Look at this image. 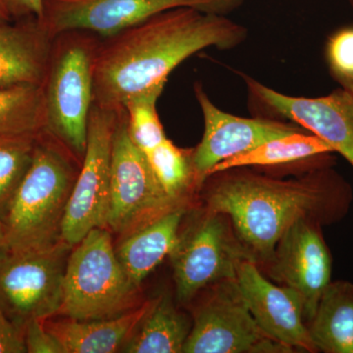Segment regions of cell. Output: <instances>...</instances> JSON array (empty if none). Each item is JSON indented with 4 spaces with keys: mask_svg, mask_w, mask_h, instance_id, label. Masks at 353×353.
Returning a JSON list of instances; mask_svg holds the SVG:
<instances>
[{
    "mask_svg": "<svg viewBox=\"0 0 353 353\" xmlns=\"http://www.w3.org/2000/svg\"><path fill=\"white\" fill-rule=\"evenodd\" d=\"M245 26L190 7L171 9L105 38L92 60L94 104L118 111L139 94L166 83L185 59L209 48L245 43Z\"/></svg>",
    "mask_w": 353,
    "mask_h": 353,
    "instance_id": "cell-1",
    "label": "cell"
},
{
    "mask_svg": "<svg viewBox=\"0 0 353 353\" xmlns=\"http://www.w3.org/2000/svg\"><path fill=\"white\" fill-rule=\"evenodd\" d=\"M334 163L316 165L287 180L250 167L217 172L204 181L205 208L226 215L257 261L268 263L283 234L297 221L326 226L347 214L352 188Z\"/></svg>",
    "mask_w": 353,
    "mask_h": 353,
    "instance_id": "cell-2",
    "label": "cell"
},
{
    "mask_svg": "<svg viewBox=\"0 0 353 353\" xmlns=\"http://www.w3.org/2000/svg\"><path fill=\"white\" fill-rule=\"evenodd\" d=\"M77 176L62 145L38 138L32 163L1 221L8 252L43 250L61 241Z\"/></svg>",
    "mask_w": 353,
    "mask_h": 353,
    "instance_id": "cell-3",
    "label": "cell"
},
{
    "mask_svg": "<svg viewBox=\"0 0 353 353\" xmlns=\"http://www.w3.org/2000/svg\"><path fill=\"white\" fill-rule=\"evenodd\" d=\"M139 292L118 259L109 229L95 228L72 248L55 317H116L141 304Z\"/></svg>",
    "mask_w": 353,
    "mask_h": 353,
    "instance_id": "cell-4",
    "label": "cell"
},
{
    "mask_svg": "<svg viewBox=\"0 0 353 353\" xmlns=\"http://www.w3.org/2000/svg\"><path fill=\"white\" fill-rule=\"evenodd\" d=\"M170 259L176 297L182 303H189L205 288L236 280L239 267L245 260L257 262L229 218L208 208L180 233Z\"/></svg>",
    "mask_w": 353,
    "mask_h": 353,
    "instance_id": "cell-5",
    "label": "cell"
},
{
    "mask_svg": "<svg viewBox=\"0 0 353 353\" xmlns=\"http://www.w3.org/2000/svg\"><path fill=\"white\" fill-rule=\"evenodd\" d=\"M94 44L87 41L61 44L57 52L52 50L44 82V132L82 158L94 106Z\"/></svg>",
    "mask_w": 353,
    "mask_h": 353,
    "instance_id": "cell-6",
    "label": "cell"
},
{
    "mask_svg": "<svg viewBox=\"0 0 353 353\" xmlns=\"http://www.w3.org/2000/svg\"><path fill=\"white\" fill-rule=\"evenodd\" d=\"M182 206L162 189L148 157L128 131L125 109L118 112L111 155L108 229L126 236Z\"/></svg>",
    "mask_w": 353,
    "mask_h": 353,
    "instance_id": "cell-7",
    "label": "cell"
},
{
    "mask_svg": "<svg viewBox=\"0 0 353 353\" xmlns=\"http://www.w3.org/2000/svg\"><path fill=\"white\" fill-rule=\"evenodd\" d=\"M73 246L64 241L43 250L8 252L0 259V311L24 330L57 316L65 269Z\"/></svg>",
    "mask_w": 353,
    "mask_h": 353,
    "instance_id": "cell-8",
    "label": "cell"
},
{
    "mask_svg": "<svg viewBox=\"0 0 353 353\" xmlns=\"http://www.w3.org/2000/svg\"><path fill=\"white\" fill-rule=\"evenodd\" d=\"M118 111L92 106L88 145L62 223L61 240L74 246L95 228L108 226L111 155Z\"/></svg>",
    "mask_w": 353,
    "mask_h": 353,
    "instance_id": "cell-9",
    "label": "cell"
},
{
    "mask_svg": "<svg viewBox=\"0 0 353 353\" xmlns=\"http://www.w3.org/2000/svg\"><path fill=\"white\" fill-rule=\"evenodd\" d=\"M243 0H53L41 21L52 38L85 31L109 38L153 16L181 7L228 15Z\"/></svg>",
    "mask_w": 353,
    "mask_h": 353,
    "instance_id": "cell-10",
    "label": "cell"
},
{
    "mask_svg": "<svg viewBox=\"0 0 353 353\" xmlns=\"http://www.w3.org/2000/svg\"><path fill=\"white\" fill-rule=\"evenodd\" d=\"M260 117L289 120L319 137L353 167V97L343 88L325 97H292L241 74Z\"/></svg>",
    "mask_w": 353,
    "mask_h": 353,
    "instance_id": "cell-11",
    "label": "cell"
},
{
    "mask_svg": "<svg viewBox=\"0 0 353 353\" xmlns=\"http://www.w3.org/2000/svg\"><path fill=\"white\" fill-rule=\"evenodd\" d=\"M194 94L204 121L201 143L192 150V163L197 182L203 185L216 165L250 152L272 139L306 131L285 120L268 117L243 118L221 110L209 99L201 83L194 85Z\"/></svg>",
    "mask_w": 353,
    "mask_h": 353,
    "instance_id": "cell-12",
    "label": "cell"
},
{
    "mask_svg": "<svg viewBox=\"0 0 353 353\" xmlns=\"http://www.w3.org/2000/svg\"><path fill=\"white\" fill-rule=\"evenodd\" d=\"M268 263L271 278L301 296L304 320L308 324L331 283L332 255L321 225L314 221H297L283 234Z\"/></svg>",
    "mask_w": 353,
    "mask_h": 353,
    "instance_id": "cell-13",
    "label": "cell"
},
{
    "mask_svg": "<svg viewBox=\"0 0 353 353\" xmlns=\"http://www.w3.org/2000/svg\"><path fill=\"white\" fill-rule=\"evenodd\" d=\"M197 309L183 345L185 353H254L263 340L236 280L213 285Z\"/></svg>",
    "mask_w": 353,
    "mask_h": 353,
    "instance_id": "cell-14",
    "label": "cell"
},
{
    "mask_svg": "<svg viewBox=\"0 0 353 353\" xmlns=\"http://www.w3.org/2000/svg\"><path fill=\"white\" fill-rule=\"evenodd\" d=\"M236 281L265 336L296 352H318L304 320L303 301L296 290L273 284L262 275L254 260H245L240 265Z\"/></svg>",
    "mask_w": 353,
    "mask_h": 353,
    "instance_id": "cell-15",
    "label": "cell"
},
{
    "mask_svg": "<svg viewBox=\"0 0 353 353\" xmlns=\"http://www.w3.org/2000/svg\"><path fill=\"white\" fill-rule=\"evenodd\" d=\"M154 301L112 318L76 320L62 317L46 320V328L57 339L64 353H112L121 352Z\"/></svg>",
    "mask_w": 353,
    "mask_h": 353,
    "instance_id": "cell-16",
    "label": "cell"
},
{
    "mask_svg": "<svg viewBox=\"0 0 353 353\" xmlns=\"http://www.w3.org/2000/svg\"><path fill=\"white\" fill-rule=\"evenodd\" d=\"M51 39L41 24L0 22V88L43 85L52 55Z\"/></svg>",
    "mask_w": 353,
    "mask_h": 353,
    "instance_id": "cell-17",
    "label": "cell"
},
{
    "mask_svg": "<svg viewBox=\"0 0 353 353\" xmlns=\"http://www.w3.org/2000/svg\"><path fill=\"white\" fill-rule=\"evenodd\" d=\"M185 214L183 205L174 209L124 236L116 248L118 259L134 285L139 287L165 257L170 256Z\"/></svg>",
    "mask_w": 353,
    "mask_h": 353,
    "instance_id": "cell-18",
    "label": "cell"
},
{
    "mask_svg": "<svg viewBox=\"0 0 353 353\" xmlns=\"http://www.w3.org/2000/svg\"><path fill=\"white\" fill-rule=\"evenodd\" d=\"M307 328L318 352L353 353L352 283H330Z\"/></svg>",
    "mask_w": 353,
    "mask_h": 353,
    "instance_id": "cell-19",
    "label": "cell"
},
{
    "mask_svg": "<svg viewBox=\"0 0 353 353\" xmlns=\"http://www.w3.org/2000/svg\"><path fill=\"white\" fill-rule=\"evenodd\" d=\"M190 323L176 310L168 296L153 303L131 339L121 352L128 353H179L189 336Z\"/></svg>",
    "mask_w": 353,
    "mask_h": 353,
    "instance_id": "cell-20",
    "label": "cell"
},
{
    "mask_svg": "<svg viewBox=\"0 0 353 353\" xmlns=\"http://www.w3.org/2000/svg\"><path fill=\"white\" fill-rule=\"evenodd\" d=\"M328 153H334L333 148L319 137L308 131L292 132L265 141L250 152L220 162L209 172L208 176L238 167H271L307 162Z\"/></svg>",
    "mask_w": 353,
    "mask_h": 353,
    "instance_id": "cell-21",
    "label": "cell"
},
{
    "mask_svg": "<svg viewBox=\"0 0 353 353\" xmlns=\"http://www.w3.org/2000/svg\"><path fill=\"white\" fill-rule=\"evenodd\" d=\"M44 129V83L0 88V136L39 134Z\"/></svg>",
    "mask_w": 353,
    "mask_h": 353,
    "instance_id": "cell-22",
    "label": "cell"
},
{
    "mask_svg": "<svg viewBox=\"0 0 353 353\" xmlns=\"http://www.w3.org/2000/svg\"><path fill=\"white\" fill-rule=\"evenodd\" d=\"M146 157L158 183L172 199L182 201L192 185H199L192 163V150H183L165 139Z\"/></svg>",
    "mask_w": 353,
    "mask_h": 353,
    "instance_id": "cell-23",
    "label": "cell"
},
{
    "mask_svg": "<svg viewBox=\"0 0 353 353\" xmlns=\"http://www.w3.org/2000/svg\"><path fill=\"white\" fill-rule=\"evenodd\" d=\"M39 134L0 136V223L32 163Z\"/></svg>",
    "mask_w": 353,
    "mask_h": 353,
    "instance_id": "cell-24",
    "label": "cell"
},
{
    "mask_svg": "<svg viewBox=\"0 0 353 353\" xmlns=\"http://www.w3.org/2000/svg\"><path fill=\"white\" fill-rule=\"evenodd\" d=\"M165 85L161 83L136 95L124 106L130 137L145 155L167 139L157 108Z\"/></svg>",
    "mask_w": 353,
    "mask_h": 353,
    "instance_id": "cell-25",
    "label": "cell"
},
{
    "mask_svg": "<svg viewBox=\"0 0 353 353\" xmlns=\"http://www.w3.org/2000/svg\"><path fill=\"white\" fill-rule=\"evenodd\" d=\"M325 54L336 82L341 85L353 80V26L341 28L329 37Z\"/></svg>",
    "mask_w": 353,
    "mask_h": 353,
    "instance_id": "cell-26",
    "label": "cell"
},
{
    "mask_svg": "<svg viewBox=\"0 0 353 353\" xmlns=\"http://www.w3.org/2000/svg\"><path fill=\"white\" fill-rule=\"evenodd\" d=\"M25 347L29 353H64L57 339L46 328V320L34 319L24 328Z\"/></svg>",
    "mask_w": 353,
    "mask_h": 353,
    "instance_id": "cell-27",
    "label": "cell"
},
{
    "mask_svg": "<svg viewBox=\"0 0 353 353\" xmlns=\"http://www.w3.org/2000/svg\"><path fill=\"white\" fill-rule=\"evenodd\" d=\"M24 330L0 311V353H26Z\"/></svg>",
    "mask_w": 353,
    "mask_h": 353,
    "instance_id": "cell-28",
    "label": "cell"
},
{
    "mask_svg": "<svg viewBox=\"0 0 353 353\" xmlns=\"http://www.w3.org/2000/svg\"><path fill=\"white\" fill-rule=\"evenodd\" d=\"M8 12L19 15L36 16L39 21L43 19L46 12L44 0H3Z\"/></svg>",
    "mask_w": 353,
    "mask_h": 353,
    "instance_id": "cell-29",
    "label": "cell"
},
{
    "mask_svg": "<svg viewBox=\"0 0 353 353\" xmlns=\"http://www.w3.org/2000/svg\"><path fill=\"white\" fill-rule=\"evenodd\" d=\"M7 252H8V250H7L3 228H2V224L0 223V259H1V257Z\"/></svg>",
    "mask_w": 353,
    "mask_h": 353,
    "instance_id": "cell-30",
    "label": "cell"
},
{
    "mask_svg": "<svg viewBox=\"0 0 353 353\" xmlns=\"http://www.w3.org/2000/svg\"><path fill=\"white\" fill-rule=\"evenodd\" d=\"M7 17H8V10L3 0H0V22H6Z\"/></svg>",
    "mask_w": 353,
    "mask_h": 353,
    "instance_id": "cell-31",
    "label": "cell"
},
{
    "mask_svg": "<svg viewBox=\"0 0 353 353\" xmlns=\"http://www.w3.org/2000/svg\"><path fill=\"white\" fill-rule=\"evenodd\" d=\"M341 88H343V90H347V92H350V94L353 97V80L350 81V82L343 83V85H341Z\"/></svg>",
    "mask_w": 353,
    "mask_h": 353,
    "instance_id": "cell-32",
    "label": "cell"
},
{
    "mask_svg": "<svg viewBox=\"0 0 353 353\" xmlns=\"http://www.w3.org/2000/svg\"><path fill=\"white\" fill-rule=\"evenodd\" d=\"M348 3L350 4V6H352V8L353 9V0H347Z\"/></svg>",
    "mask_w": 353,
    "mask_h": 353,
    "instance_id": "cell-33",
    "label": "cell"
}]
</instances>
